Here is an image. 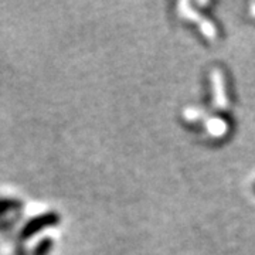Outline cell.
Instances as JSON below:
<instances>
[{"label":"cell","mask_w":255,"mask_h":255,"mask_svg":"<svg viewBox=\"0 0 255 255\" xmlns=\"http://www.w3.org/2000/svg\"><path fill=\"white\" fill-rule=\"evenodd\" d=\"M55 221H58V219H55L53 216H46V217H40V219L33 220L30 224L27 226V230L24 234H33V233H37L38 230H41L43 227H46L48 224H54Z\"/></svg>","instance_id":"1"},{"label":"cell","mask_w":255,"mask_h":255,"mask_svg":"<svg viewBox=\"0 0 255 255\" xmlns=\"http://www.w3.org/2000/svg\"><path fill=\"white\" fill-rule=\"evenodd\" d=\"M254 191H255V184H254Z\"/></svg>","instance_id":"2"}]
</instances>
